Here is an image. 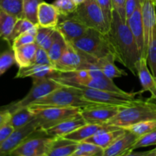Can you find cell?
I'll use <instances>...</instances> for the list:
<instances>
[{
  "mask_svg": "<svg viewBox=\"0 0 156 156\" xmlns=\"http://www.w3.org/2000/svg\"><path fill=\"white\" fill-rule=\"evenodd\" d=\"M35 25H36V24H34L32 21H29L27 18H18V19L17 20L16 23H15V26H14L12 34H11L10 37H9V41L12 44V41H13L17 37L21 35V34L24 33V32H27V30L31 29L32 27H34Z\"/></svg>",
  "mask_w": 156,
  "mask_h": 156,
  "instance_id": "8d00e7d4",
  "label": "cell"
},
{
  "mask_svg": "<svg viewBox=\"0 0 156 156\" xmlns=\"http://www.w3.org/2000/svg\"><path fill=\"white\" fill-rule=\"evenodd\" d=\"M53 5L62 16L71 15L74 13L78 7L74 0H56Z\"/></svg>",
  "mask_w": 156,
  "mask_h": 156,
  "instance_id": "f35d334b",
  "label": "cell"
},
{
  "mask_svg": "<svg viewBox=\"0 0 156 156\" xmlns=\"http://www.w3.org/2000/svg\"><path fill=\"white\" fill-rule=\"evenodd\" d=\"M29 108L34 115L39 129L44 132L63 120L78 115L82 110L80 108Z\"/></svg>",
  "mask_w": 156,
  "mask_h": 156,
  "instance_id": "52a82bcc",
  "label": "cell"
},
{
  "mask_svg": "<svg viewBox=\"0 0 156 156\" xmlns=\"http://www.w3.org/2000/svg\"><path fill=\"white\" fill-rule=\"evenodd\" d=\"M11 117H12V114L9 111L0 110V128H2L9 123Z\"/></svg>",
  "mask_w": 156,
  "mask_h": 156,
  "instance_id": "bcb514c9",
  "label": "cell"
},
{
  "mask_svg": "<svg viewBox=\"0 0 156 156\" xmlns=\"http://www.w3.org/2000/svg\"><path fill=\"white\" fill-rule=\"evenodd\" d=\"M34 64L43 66H50L54 67L53 63L52 62L51 59H50V56H49L48 52L40 47H38L37 50Z\"/></svg>",
  "mask_w": 156,
  "mask_h": 156,
  "instance_id": "b9f144b4",
  "label": "cell"
},
{
  "mask_svg": "<svg viewBox=\"0 0 156 156\" xmlns=\"http://www.w3.org/2000/svg\"><path fill=\"white\" fill-rule=\"evenodd\" d=\"M44 0H23V14L24 18L37 24L38 6Z\"/></svg>",
  "mask_w": 156,
  "mask_h": 156,
  "instance_id": "e575fe53",
  "label": "cell"
},
{
  "mask_svg": "<svg viewBox=\"0 0 156 156\" xmlns=\"http://www.w3.org/2000/svg\"><path fill=\"white\" fill-rule=\"evenodd\" d=\"M105 35L115 60L126 67L136 76V64L141 56L130 29L117 12L113 13L110 30Z\"/></svg>",
  "mask_w": 156,
  "mask_h": 156,
  "instance_id": "6da1fadb",
  "label": "cell"
},
{
  "mask_svg": "<svg viewBox=\"0 0 156 156\" xmlns=\"http://www.w3.org/2000/svg\"><path fill=\"white\" fill-rule=\"evenodd\" d=\"M37 48L38 45L36 43H32L14 48L15 63L18 66L19 68L27 67L33 65Z\"/></svg>",
  "mask_w": 156,
  "mask_h": 156,
  "instance_id": "603a6c76",
  "label": "cell"
},
{
  "mask_svg": "<svg viewBox=\"0 0 156 156\" xmlns=\"http://www.w3.org/2000/svg\"><path fill=\"white\" fill-rule=\"evenodd\" d=\"M85 53L75 48L70 43H68L66 49L60 59L54 64V68L60 73H70L79 69H83L88 61H95Z\"/></svg>",
  "mask_w": 156,
  "mask_h": 156,
  "instance_id": "30bf717a",
  "label": "cell"
},
{
  "mask_svg": "<svg viewBox=\"0 0 156 156\" xmlns=\"http://www.w3.org/2000/svg\"><path fill=\"white\" fill-rule=\"evenodd\" d=\"M80 85V86H85L87 87V88H94V89L104 90V91L121 93V94L126 93V91L120 89L118 86H117L114 82V81H113V79H110L107 77L101 78V79H91V78H89V79L83 81L79 85Z\"/></svg>",
  "mask_w": 156,
  "mask_h": 156,
  "instance_id": "4316f807",
  "label": "cell"
},
{
  "mask_svg": "<svg viewBox=\"0 0 156 156\" xmlns=\"http://www.w3.org/2000/svg\"><path fill=\"white\" fill-rule=\"evenodd\" d=\"M37 30V24L27 30V32L21 34L18 37H17L12 43V49L16 47H21V46L27 45V44L35 43V38H36V34Z\"/></svg>",
  "mask_w": 156,
  "mask_h": 156,
  "instance_id": "74e56055",
  "label": "cell"
},
{
  "mask_svg": "<svg viewBox=\"0 0 156 156\" xmlns=\"http://www.w3.org/2000/svg\"><path fill=\"white\" fill-rule=\"evenodd\" d=\"M35 133L24 140L9 156H46L55 137L47 134L34 136Z\"/></svg>",
  "mask_w": 156,
  "mask_h": 156,
  "instance_id": "9c48e42d",
  "label": "cell"
},
{
  "mask_svg": "<svg viewBox=\"0 0 156 156\" xmlns=\"http://www.w3.org/2000/svg\"><path fill=\"white\" fill-rule=\"evenodd\" d=\"M0 9L17 18H24L23 0H0Z\"/></svg>",
  "mask_w": 156,
  "mask_h": 156,
  "instance_id": "1f68e13d",
  "label": "cell"
},
{
  "mask_svg": "<svg viewBox=\"0 0 156 156\" xmlns=\"http://www.w3.org/2000/svg\"><path fill=\"white\" fill-rule=\"evenodd\" d=\"M136 70L143 87V91L151 94V99L156 100V79L148 66L146 58H140L136 64Z\"/></svg>",
  "mask_w": 156,
  "mask_h": 156,
  "instance_id": "2e32d148",
  "label": "cell"
},
{
  "mask_svg": "<svg viewBox=\"0 0 156 156\" xmlns=\"http://www.w3.org/2000/svg\"><path fill=\"white\" fill-rule=\"evenodd\" d=\"M59 72L53 66H43L33 64L27 67L19 68L15 79H25V78H32V79H43V78H53L56 77Z\"/></svg>",
  "mask_w": 156,
  "mask_h": 156,
  "instance_id": "d6986e66",
  "label": "cell"
},
{
  "mask_svg": "<svg viewBox=\"0 0 156 156\" xmlns=\"http://www.w3.org/2000/svg\"><path fill=\"white\" fill-rule=\"evenodd\" d=\"M114 12H117L120 18L123 21L126 22V12H125V5L126 0H111Z\"/></svg>",
  "mask_w": 156,
  "mask_h": 156,
  "instance_id": "7bdbcfd3",
  "label": "cell"
},
{
  "mask_svg": "<svg viewBox=\"0 0 156 156\" xmlns=\"http://www.w3.org/2000/svg\"><path fill=\"white\" fill-rule=\"evenodd\" d=\"M115 57L114 54L110 53L101 59H98L97 64L102 73L107 78L114 79L115 78L123 77L127 76V73L125 70L118 68L115 64Z\"/></svg>",
  "mask_w": 156,
  "mask_h": 156,
  "instance_id": "cb8c5ba5",
  "label": "cell"
},
{
  "mask_svg": "<svg viewBox=\"0 0 156 156\" xmlns=\"http://www.w3.org/2000/svg\"><path fill=\"white\" fill-rule=\"evenodd\" d=\"M37 130H39V126L35 119L26 126L15 129L13 133L0 144V156L10 155L24 140Z\"/></svg>",
  "mask_w": 156,
  "mask_h": 156,
  "instance_id": "8fae6325",
  "label": "cell"
},
{
  "mask_svg": "<svg viewBox=\"0 0 156 156\" xmlns=\"http://www.w3.org/2000/svg\"><path fill=\"white\" fill-rule=\"evenodd\" d=\"M143 2H140L135 9L133 13L129 18L126 19V24L130 29L133 35L138 47L139 53L141 58H146L144 41V30H143V18H142V5Z\"/></svg>",
  "mask_w": 156,
  "mask_h": 156,
  "instance_id": "5bb4252c",
  "label": "cell"
},
{
  "mask_svg": "<svg viewBox=\"0 0 156 156\" xmlns=\"http://www.w3.org/2000/svg\"><path fill=\"white\" fill-rule=\"evenodd\" d=\"M86 123H87L82 117V115L79 114L71 118L60 122L56 126L44 131V133L49 136L55 137V138L63 137Z\"/></svg>",
  "mask_w": 156,
  "mask_h": 156,
  "instance_id": "e0dca14e",
  "label": "cell"
},
{
  "mask_svg": "<svg viewBox=\"0 0 156 156\" xmlns=\"http://www.w3.org/2000/svg\"><path fill=\"white\" fill-rule=\"evenodd\" d=\"M34 119L35 117L32 113L31 110L29 107H27V108L18 110L12 114V117L9 123L14 129H18L30 123Z\"/></svg>",
  "mask_w": 156,
  "mask_h": 156,
  "instance_id": "f1b7e54d",
  "label": "cell"
},
{
  "mask_svg": "<svg viewBox=\"0 0 156 156\" xmlns=\"http://www.w3.org/2000/svg\"><path fill=\"white\" fill-rule=\"evenodd\" d=\"M149 120H156V104L151 99H136L131 105L120 108L118 113L105 124L124 129Z\"/></svg>",
  "mask_w": 156,
  "mask_h": 156,
  "instance_id": "7a4b0ae2",
  "label": "cell"
},
{
  "mask_svg": "<svg viewBox=\"0 0 156 156\" xmlns=\"http://www.w3.org/2000/svg\"><path fill=\"white\" fill-rule=\"evenodd\" d=\"M142 18L144 30L145 51L146 58L148 46L154 27L156 26V6L152 0H143L142 5Z\"/></svg>",
  "mask_w": 156,
  "mask_h": 156,
  "instance_id": "9a60e30c",
  "label": "cell"
},
{
  "mask_svg": "<svg viewBox=\"0 0 156 156\" xmlns=\"http://www.w3.org/2000/svg\"><path fill=\"white\" fill-rule=\"evenodd\" d=\"M116 128L115 126H108L106 124H96V123H86L81 127L78 128L71 133L63 136V138L69 140L76 143H81L85 141L97 133L106 129H111ZM118 128V127H117Z\"/></svg>",
  "mask_w": 156,
  "mask_h": 156,
  "instance_id": "ffe728a7",
  "label": "cell"
},
{
  "mask_svg": "<svg viewBox=\"0 0 156 156\" xmlns=\"http://www.w3.org/2000/svg\"><path fill=\"white\" fill-rule=\"evenodd\" d=\"M76 88L81 97L85 100L93 103L105 105H113L117 107H125L135 101L136 93H117L104 90L94 89L80 85H69Z\"/></svg>",
  "mask_w": 156,
  "mask_h": 156,
  "instance_id": "5b68a950",
  "label": "cell"
},
{
  "mask_svg": "<svg viewBox=\"0 0 156 156\" xmlns=\"http://www.w3.org/2000/svg\"><path fill=\"white\" fill-rule=\"evenodd\" d=\"M120 107L97 105L82 108L80 114L87 123L105 124L118 113Z\"/></svg>",
  "mask_w": 156,
  "mask_h": 156,
  "instance_id": "7c38bea8",
  "label": "cell"
},
{
  "mask_svg": "<svg viewBox=\"0 0 156 156\" xmlns=\"http://www.w3.org/2000/svg\"><path fill=\"white\" fill-rule=\"evenodd\" d=\"M55 30H56V27H42L37 24L35 43L37 44L38 47L48 51L53 43Z\"/></svg>",
  "mask_w": 156,
  "mask_h": 156,
  "instance_id": "f546056e",
  "label": "cell"
},
{
  "mask_svg": "<svg viewBox=\"0 0 156 156\" xmlns=\"http://www.w3.org/2000/svg\"><path fill=\"white\" fill-rule=\"evenodd\" d=\"M146 61L151 73L156 79V26L154 27L146 53Z\"/></svg>",
  "mask_w": 156,
  "mask_h": 156,
  "instance_id": "d6a6232c",
  "label": "cell"
},
{
  "mask_svg": "<svg viewBox=\"0 0 156 156\" xmlns=\"http://www.w3.org/2000/svg\"><path fill=\"white\" fill-rule=\"evenodd\" d=\"M146 156H156V149H152V150H150V152H149V153Z\"/></svg>",
  "mask_w": 156,
  "mask_h": 156,
  "instance_id": "c3c4849f",
  "label": "cell"
},
{
  "mask_svg": "<svg viewBox=\"0 0 156 156\" xmlns=\"http://www.w3.org/2000/svg\"><path fill=\"white\" fill-rule=\"evenodd\" d=\"M152 1L154 2V3H155V5H156V0H152Z\"/></svg>",
  "mask_w": 156,
  "mask_h": 156,
  "instance_id": "f907efd6",
  "label": "cell"
},
{
  "mask_svg": "<svg viewBox=\"0 0 156 156\" xmlns=\"http://www.w3.org/2000/svg\"><path fill=\"white\" fill-rule=\"evenodd\" d=\"M14 130H15V129L9 123L2 128H0V144L4 140H5L13 133Z\"/></svg>",
  "mask_w": 156,
  "mask_h": 156,
  "instance_id": "f6af8a7d",
  "label": "cell"
},
{
  "mask_svg": "<svg viewBox=\"0 0 156 156\" xmlns=\"http://www.w3.org/2000/svg\"><path fill=\"white\" fill-rule=\"evenodd\" d=\"M67 45H68V42L56 29L54 32V37H53V43L51 44V47L47 51L49 56H50L52 62L53 63V66L60 59L62 55L63 54L64 51L66 49Z\"/></svg>",
  "mask_w": 156,
  "mask_h": 156,
  "instance_id": "83f0119b",
  "label": "cell"
},
{
  "mask_svg": "<svg viewBox=\"0 0 156 156\" xmlns=\"http://www.w3.org/2000/svg\"><path fill=\"white\" fill-rule=\"evenodd\" d=\"M74 18L85 24L88 28L94 29L106 34L110 30L105 16L97 0H86L79 5L73 14Z\"/></svg>",
  "mask_w": 156,
  "mask_h": 156,
  "instance_id": "ba28073f",
  "label": "cell"
},
{
  "mask_svg": "<svg viewBox=\"0 0 156 156\" xmlns=\"http://www.w3.org/2000/svg\"><path fill=\"white\" fill-rule=\"evenodd\" d=\"M155 129H156V120H144L124 128V129L133 133L138 138Z\"/></svg>",
  "mask_w": 156,
  "mask_h": 156,
  "instance_id": "836d02e7",
  "label": "cell"
},
{
  "mask_svg": "<svg viewBox=\"0 0 156 156\" xmlns=\"http://www.w3.org/2000/svg\"><path fill=\"white\" fill-rule=\"evenodd\" d=\"M126 130L123 128H114L111 129H106L97 133L92 136L91 137L88 138L85 141L88 143H91L94 144L95 146L101 148L102 149H105L108 146L114 143L117 140H118L121 136L125 133Z\"/></svg>",
  "mask_w": 156,
  "mask_h": 156,
  "instance_id": "44dd1931",
  "label": "cell"
},
{
  "mask_svg": "<svg viewBox=\"0 0 156 156\" xmlns=\"http://www.w3.org/2000/svg\"><path fill=\"white\" fill-rule=\"evenodd\" d=\"M70 44L78 50L95 59L112 53L106 35L94 29L88 28L83 36Z\"/></svg>",
  "mask_w": 156,
  "mask_h": 156,
  "instance_id": "277c9868",
  "label": "cell"
},
{
  "mask_svg": "<svg viewBox=\"0 0 156 156\" xmlns=\"http://www.w3.org/2000/svg\"><path fill=\"white\" fill-rule=\"evenodd\" d=\"M59 12L53 4L43 2L38 6L37 24L42 27H56L59 19Z\"/></svg>",
  "mask_w": 156,
  "mask_h": 156,
  "instance_id": "7402d4cb",
  "label": "cell"
},
{
  "mask_svg": "<svg viewBox=\"0 0 156 156\" xmlns=\"http://www.w3.org/2000/svg\"><path fill=\"white\" fill-rule=\"evenodd\" d=\"M74 1H75V2L76 3V5H79L82 4V3H83L84 2L86 1V0H74Z\"/></svg>",
  "mask_w": 156,
  "mask_h": 156,
  "instance_id": "681fc988",
  "label": "cell"
},
{
  "mask_svg": "<svg viewBox=\"0 0 156 156\" xmlns=\"http://www.w3.org/2000/svg\"><path fill=\"white\" fill-rule=\"evenodd\" d=\"M56 29L62 35L67 42L73 43L83 36L88 30V27L73 15H60Z\"/></svg>",
  "mask_w": 156,
  "mask_h": 156,
  "instance_id": "4fadbf2b",
  "label": "cell"
},
{
  "mask_svg": "<svg viewBox=\"0 0 156 156\" xmlns=\"http://www.w3.org/2000/svg\"><path fill=\"white\" fill-rule=\"evenodd\" d=\"M155 149H156V148H155Z\"/></svg>",
  "mask_w": 156,
  "mask_h": 156,
  "instance_id": "816d5d0a",
  "label": "cell"
},
{
  "mask_svg": "<svg viewBox=\"0 0 156 156\" xmlns=\"http://www.w3.org/2000/svg\"><path fill=\"white\" fill-rule=\"evenodd\" d=\"M155 6H156V5H155Z\"/></svg>",
  "mask_w": 156,
  "mask_h": 156,
  "instance_id": "f5cc1de1",
  "label": "cell"
},
{
  "mask_svg": "<svg viewBox=\"0 0 156 156\" xmlns=\"http://www.w3.org/2000/svg\"><path fill=\"white\" fill-rule=\"evenodd\" d=\"M79 143L59 137L55 138L46 156H72Z\"/></svg>",
  "mask_w": 156,
  "mask_h": 156,
  "instance_id": "d4e9b609",
  "label": "cell"
},
{
  "mask_svg": "<svg viewBox=\"0 0 156 156\" xmlns=\"http://www.w3.org/2000/svg\"><path fill=\"white\" fill-rule=\"evenodd\" d=\"M97 2L103 12L105 21H106L108 27H110L113 18V13H114L111 0H97Z\"/></svg>",
  "mask_w": 156,
  "mask_h": 156,
  "instance_id": "60d3db41",
  "label": "cell"
},
{
  "mask_svg": "<svg viewBox=\"0 0 156 156\" xmlns=\"http://www.w3.org/2000/svg\"><path fill=\"white\" fill-rule=\"evenodd\" d=\"M142 1H143V0H126L125 12H126V19L131 16V15L133 13L135 9H136L139 3Z\"/></svg>",
  "mask_w": 156,
  "mask_h": 156,
  "instance_id": "ee69618b",
  "label": "cell"
},
{
  "mask_svg": "<svg viewBox=\"0 0 156 156\" xmlns=\"http://www.w3.org/2000/svg\"><path fill=\"white\" fill-rule=\"evenodd\" d=\"M18 18L0 9V37L9 41L13 27Z\"/></svg>",
  "mask_w": 156,
  "mask_h": 156,
  "instance_id": "4dcf8cb0",
  "label": "cell"
},
{
  "mask_svg": "<svg viewBox=\"0 0 156 156\" xmlns=\"http://www.w3.org/2000/svg\"><path fill=\"white\" fill-rule=\"evenodd\" d=\"M126 130V129H125ZM138 137L126 130L125 133L116 140L113 144L102 151L99 156H119L132 149Z\"/></svg>",
  "mask_w": 156,
  "mask_h": 156,
  "instance_id": "ac0fdd59",
  "label": "cell"
},
{
  "mask_svg": "<svg viewBox=\"0 0 156 156\" xmlns=\"http://www.w3.org/2000/svg\"><path fill=\"white\" fill-rule=\"evenodd\" d=\"M150 150L145 151V152H136L135 150H129L125 153L119 156H146L149 153Z\"/></svg>",
  "mask_w": 156,
  "mask_h": 156,
  "instance_id": "7dc6e473",
  "label": "cell"
},
{
  "mask_svg": "<svg viewBox=\"0 0 156 156\" xmlns=\"http://www.w3.org/2000/svg\"><path fill=\"white\" fill-rule=\"evenodd\" d=\"M99 104L93 103L81 97L76 88L73 86L61 85L59 88L34 102L30 108H80L94 106Z\"/></svg>",
  "mask_w": 156,
  "mask_h": 156,
  "instance_id": "3957f363",
  "label": "cell"
},
{
  "mask_svg": "<svg viewBox=\"0 0 156 156\" xmlns=\"http://www.w3.org/2000/svg\"><path fill=\"white\" fill-rule=\"evenodd\" d=\"M103 149L88 142H81L72 156H99Z\"/></svg>",
  "mask_w": 156,
  "mask_h": 156,
  "instance_id": "d590c367",
  "label": "cell"
},
{
  "mask_svg": "<svg viewBox=\"0 0 156 156\" xmlns=\"http://www.w3.org/2000/svg\"><path fill=\"white\" fill-rule=\"evenodd\" d=\"M60 86L61 84L51 78L33 79V85L25 97L19 101L1 106L0 110L7 111L12 114L18 110L27 108L34 102L50 94Z\"/></svg>",
  "mask_w": 156,
  "mask_h": 156,
  "instance_id": "8992f818",
  "label": "cell"
},
{
  "mask_svg": "<svg viewBox=\"0 0 156 156\" xmlns=\"http://www.w3.org/2000/svg\"><path fill=\"white\" fill-rule=\"evenodd\" d=\"M156 145V129L151 132L139 137L132 146L131 150H136L137 149Z\"/></svg>",
  "mask_w": 156,
  "mask_h": 156,
  "instance_id": "ab89813d",
  "label": "cell"
},
{
  "mask_svg": "<svg viewBox=\"0 0 156 156\" xmlns=\"http://www.w3.org/2000/svg\"><path fill=\"white\" fill-rule=\"evenodd\" d=\"M15 63V53L12 44L0 37V76Z\"/></svg>",
  "mask_w": 156,
  "mask_h": 156,
  "instance_id": "484cf974",
  "label": "cell"
}]
</instances>
